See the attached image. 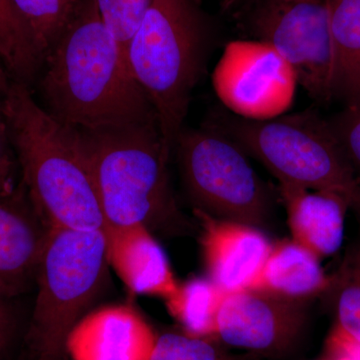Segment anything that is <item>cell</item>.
Instances as JSON below:
<instances>
[{
    "label": "cell",
    "instance_id": "cell-1",
    "mask_svg": "<svg viewBox=\"0 0 360 360\" xmlns=\"http://www.w3.org/2000/svg\"><path fill=\"white\" fill-rule=\"evenodd\" d=\"M37 79L42 108L70 129L158 122L127 53L104 25L94 0H84L45 58Z\"/></svg>",
    "mask_w": 360,
    "mask_h": 360
},
{
    "label": "cell",
    "instance_id": "cell-2",
    "mask_svg": "<svg viewBox=\"0 0 360 360\" xmlns=\"http://www.w3.org/2000/svg\"><path fill=\"white\" fill-rule=\"evenodd\" d=\"M7 129L33 207L49 227L101 231L105 220L75 130L54 120L30 86L2 94Z\"/></svg>",
    "mask_w": 360,
    "mask_h": 360
},
{
    "label": "cell",
    "instance_id": "cell-3",
    "mask_svg": "<svg viewBox=\"0 0 360 360\" xmlns=\"http://www.w3.org/2000/svg\"><path fill=\"white\" fill-rule=\"evenodd\" d=\"M73 130L106 224H141L149 229L176 219L168 179L172 155L158 122Z\"/></svg>",
    "mask_w": 360,
    "mask_h": 360
},
{
    "label": "cell",
    "instance_id": "cell-4",
    "mask_svg": "<svg viewBox=\"0 0 360 360\" xmlns=\"http://www.w3.org/2000/svg\"><path fill=\"white\" fill-rule=\"evenodd\" d=\"M206 42L196 0H153L127 47L130 70L153 104L170 155L202 73Z\"/></svg>",
    "mask_w": 360,
    "mask_h": 360
},
{
    "label": "cell",
    "instance_id": "cell-5",
    "mask_svg": "<svg viewBox=\"0 0 360 360\" xmlns=\"http://www.w3.org/2000/svg\"><path fill=\"white\" fill-rule=\"evenodd\" d=\"M207 124L257 158L278 184L341 196L360 225V179L328 120L312 111L264 120L219 111Z\"/></svg>",
    "mask_w": 360,
    "mask_h": 360
},
{
    "label": "cell",
    "instance_id": "cell-6",
    "mask_svg": "<svg viewBox=\"0 0 360 360\" xmlns=\"http://www.w3.org/2000/svg\"><path fill=\"white\" fill-rule=\"evenodd\" d=\"M108 264L103 231L49 227L28 333L35 359H66L68 333L103 283Z\"/></svg>",
    "mask_w": 360,
    "mask_h": 360
},
{
    "label": "cell",
    "instance_id": "cell-7",
    "mask_svg": "<svg viewBox=\"0 0 360 360\" xmlns=\"http://www.w3.org/2000/svg\"><path fill=\"white\" fill-rule=\"evenodd\" d=\"M174 150L195 210L259 229L269 224L271 193L231 137L206 123L182 129Z\"/></svg>",
    "mask_w": 360,
    "mask_h": 360
},
{
    "label": "cell",
    "instance_id": "cell-8",
    "mask_svg": "<svg viewBox=\"0 0 360 360\" xmlns=\"http://www.w3.org/2000/svg\"><path fill=\"white\" fill-rule=\"evenodd\" d=\"M258 41L271 46L290 66L310 97L333 99V49L326 0H262L250 18Z\"/></svg>",
    "mask_w": 360,
    "mask_h": 360
},
{
    "label": "cell",
    "instance_id": "cell-9",
    "mask_svg": "<svg viewBox=\"0 0 360 360\" xmlns=\"http://www.w3.org/2000/svg\"><path fill=\"white\" fill-rule=\"evenodd\" d=\"M214 84L234 115L264 120L277 117L290 106L297 82L284 59L257 40L227 46L215 70Z\"/></svg>",
    "mask_w": 360,
    "mask_h": 360
},
{
    "label": "cell",
    "instance_id": "cell-10",
    "mask_svg": "<svg viewBox=\"0 0 360 360\" xmlns=\"http://www.w3.org/2000/svg\"><path fill=\"white\" fill-rule=\"evenodd\" d=\"M307 302L260 290L226 293L217 315L215 338L255 354L283 352L302 333Z\"/></svg>",
    "mask_w": 360,
    "mask_h": 360
},
{
    "label": "cell",
    "instance_id": "cell-11",
    "mask_svg": "<svg viewBox=\"0 0 360 360\" xmlns=\"http://www.w3.org/2000/svg\"><path fill=\"white\" fill-rule=\"evenodd\" d=\"M193 212L208 278L227 293L248 290L269 257V238L257 227Z\"/></svg>",
    "mask_w": 360,
    "mask_h": 360
},
{
    "label": "cell",
    "instance_id": "cell-12",
    "mask_svg": "<svg viewBox=\"0 0 360 360\" xmlns=\"http://www.w3.org/2000/svg\"><path fill=\"white\" fill-rule=\"evenodd\" d=\"M155 331L136 310L108 305L85 314L68 333L70 360H150Z\"/></svg>",
    "mask_w": 360,
    "mask_h": 360
},
{
    "label": "cell",
    "instance_id": "cell-13",
    "mask_svg": "<svg viewBox=\"0 0 360 360\" xmlns=\"http://www.w3.org/2000/svg\"><path fill=\"white\" fill-rule=\"evenodd\" d=\"M106 258L122 283L136 295L167 300L179 283L167 255L146 225L104 224Z\"/></svg>",
    "mask_w": 360,
    "mask_h": 360
},
{
    "label": "cell",
    "instance_id": "cell-14",
    "mask_svg": "<svg viewBox=\"0 0 360 360\" xmlns=\"http://www.w3.org/2000/svg\"><path fill=\"white\" fill-rule=\"evenodd\" d=\"M49 226L33 207L21 184L0 195V292H20L39 266Z\"/></svg>",
    "mask_w": 360,
    "mask_h": 360
},
{
    "label": "cell",
    "instance_id": "cell-15",
    "mask_svg": "<svg viewBox=\"0 0 360 360\" xmlns=\"http://www.w3.org/2000/svg\"><path fill=\"white\" fill-rule=\"evenodd\" d=\"M292 240L319 259L340 250L345 238L347 201L338 194L278 184Z\"/></svg>",
    "mask_w": 360,
    "mask_h": 360
},
{
    "label": "cell",
    "instance_id": "cell-16",
    "mask_svg": "<svg viewBox=\"0 0 360 360\" xmlns=\"http://www.w3.org/2000/svg\"><path fill=\"white\" fill-rule=\"evenodd\" d=\"M329 283L330 276L316 255L292 239H283L272 245L264 267L248 290L307 302L323 295Z\"/></svg>",
    "mask_w": 360,
    "mask_h": 360
},
{
    "label": "cell",
    "instance_id": "cell-17",
    "mask_svg": "<svg viewBox=\"0 0 360 360\" xmlns=\"http://www.w3.org/2000/svg\"><path fill=\"white\" fill-rule=\"evenodd\" d=\"M333 49V98L360 103V0H326Z\"/></svg>",
    "mask_w": 360,
    "mask_h": 360
},
{
    "label": "cell",
    "instance_id": "cell-18",
    "mask_svg": "<svg viewBox=\"0 0 360 360\" xmlns=\"http://www.w3.org/2000/svg\"><path fill=\"white\" fill-rule=\"evenodd\" d=\"M44 63L32 28L13 0H0V65L7 75L30 86L39 78Z\"/></svg>",
    "mask_w": 360,
    "mask_h": 360
},
{
    "label": "cell",
    "instance_id": "cell-19",
    "mask_svg": "<svg viewBox=\"0 0 360 360\" xmlns=\"http://www.w3.org/2000/svg\"><path fill=\"white\" fill-rule=\"evenodd\" d=\"M226 293L210 278H193L179 284L165 304L184 333L215 338L217 315Z\"/></svg>",
    "mask_w": 360,
    "mask_h": 360
},
{
    "label": "cell",
    "instance_id": "cell-20",
    "mask_svg": "<svg viewBox=\"0 0 360 360\" xmlns=\"http://www.w3.org/2000/svg\"><path fill=\"white\" fill-rule=\"evenodd\" d=\"M335 314V326L360 341V243L350 246L324 292ZM322 295V296H323Z\"/></svg>",
    "mask_w": 360,
    "mask_h": 360
},
{
    "label": "cell",
    "instance_id": "cell-21",
    "mask_svg": "<svg viewBox=\"0 0 360 360\" xmlns=\"http://www.w3.org/2000/svg\"><path fill=\"white\" fill-rule=\"evenodd\" d=\"M84 0H13L32 28L44 59L61 37Z\"/></svg>",
    "mask_w": 360,
    "mask_h": 360
},
{
    "label": "cell",
    "instance_id": "cell-22",
    "mask_svg": "<svg viewBox=\"0 0 360 360\" xmlns=\"http://www.w3.org/2000/svg\"><path fill=\"white\" fill-rule=\"evenodd\" d=\"M150 360H248L227 354L212 338L188 333L158 336Z\"/></svg>",
    "mask_w": 360,
    "mask_h": 360
},
{
    "label": "cell",
    "instance_id": "cell-23",
    "mask_svg": "<svg viewBox=\"0 0 360 360\" xmlns=\"http://www.w3.org/2000/svg\"><path fill=\"white\" fill-rule=\"evenodd\" d=\"M99 15L127 53L153 0H94Z\"/></svg>",
    "mask_w": 360,
    "mask_h": 360
},
{
    "label": "cell",
    "instance_id": "cell-24",
    "mask_svg": "<svg viewBox=\"0 0 360 360\" xmlns=\"http://www.w3.org/2000/svg\"><path fill=\"white\" fill-rule=\"evenodd\" d=\"M328 122L360 179V103L347 106Z\"/></svg>",
    "mask_w": 360,
    "mask_h": 360
},
{
    "label": "cell",
    "instance_id": "cell-25",
    "mask_svg": "<svg viewBox=\"0 0 360 360\" xmlns=\"http://www.w3.org/2000/svg\"><path fill=\"white\" fill-rule=\"evenodd\" d=\"M18 161L11 143L4 117L2 101L0 103V195L13 193L16 186Z\"/></svg>",
    "mask_w": 360,
    "mask_h": 360
},
{
    "label": "cell",
    "instance_id": "cell-26",
    "mask_svg": "<svg viewBox=\"0 0 360 360\" xmlns=\"http://www.w3.org/2000/svg\"><path fill=\"white\" fill-rule=\"evenodd\" d=\"M324 360H360V341L333 326L326 340Z\"/></svg>",
    "mask_w": 360,
    "mask_h": 360
},
{
    "label": "cell",
    "instance_id": "cell-27",
    "mask_svg": "<svg viewBox=\"0 0 360 360\" xmlns=\"http://www.w3.org/2000/svg\"><path fill=\"white\" fill-rule=\"evenodd\" d=\"M8 297L0 292V349L6 347L13 331V314L7 304Z\"/></svg>",
    "mask_w": 360,
    "mask_h": 360
},
{
    "label": "cell",
    "instance_id": "cell-28",
    "mask_svg": "<svg viewBox=\"0 0 360 360\" xmlns=\"http://www.w3.org/2000/svg\"><path fill=\"white\" fill-rule=\"evenodd\" d=\"M0 80H1L4 84H7V82L11 80L8 75H7L6 70H4V66L0 65Z\"/></svg>",
    "mask_w": 360,
    "mask_h": 360
},
{
    "label": "cell",
    "instance_id": "cell-29",
    "mask_svg": "<svg viewBox=\"0 0 360 360\" xmlns=\"http://www.w3.org/2000/svg\"><path fill=\"white\" fill-rule=\"evenodd\" d=\"M8 84H4V82H2L1 80H0V103H1L2 101V94H4V90H6L7 85H8Z\"/></svg>",
    "mask_w": 360,
    "mask_h": 360
},
{
    "label": "cell",
    "instance_id": "cell-30",
    "mask_svg": "<svg viewBox=\"0 0 360 360\" xmlns=\"http://www.w3.org/2000/svg\"><path fill=\"white\" fill-rule=\"evenodd\" d=\"M232 1H238V0H231V2Z\"/></svg>",
    "mask_w": 360,
    "mask_h": 360
}]
</instances>
